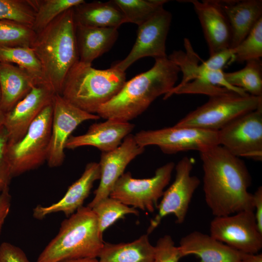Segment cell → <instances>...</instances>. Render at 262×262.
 I'll return each mask as SVG.
<instances>
[{"label":"cell","mask_w":262,"mask_h":262,"mask_svg":"<svg viewBox=\"0 0 262 262\" xmlns=\"http://www.w3.org/2000/svg\"><path fill=\"white\" fill-rule=\"evenodd\" d=\"M205 202L215 216L254 211L251 177L245 163L220 145L200 152Z\"/></svg>","instance_id":"1"},{"label":"cell","mask_w":262,"mask_h":262,"mask_svg":"<svg viewBox=\"0 0 262 262\" xmlns=\"http://www.w3.org/2000/svg\"><path fill=\"white\" fill-rule=\"evenodd\" d=\"M148 70L126 81L118 93L97 115L105 119L129 122L143 113L158 97L175 85L179 67L167 57L156 58Z\"/></svg>","instance_id":"2"},{"label":"cell","mask_w":262,"mask_h":262,"mask_svg":"<svg viewBox=\"0 0 262 262\" xmlns=\"http://www.w3.org/2000/svg\"><path fill=\"white\" fill-rule=\"evenodd\" d=\"M31 48L40 64L45 83L61 95L67 74L79 61L72 8L36 33Z\"/></svg>","instance_id":"3"},{"label":"cell","mask_w":262,"mask_h":262,"mask_svg":"<svg viewBox=\"0 0 262 262\" xmlns=\"http://www.w3.org/2000/svg\"><path fill=\"white\" fill-rule=\"evenodd\" d=\"M104 244L96 215L92 209L82 206L63 220L36 262L98 258Z\"/></svg>","instance_id":"4"},{"label":"cell","mask_w":262,"mask_h":262,"mask_svg":"<svg viewBox=\"0 0 262 262\" xmlns=\"http://www.w3.org/2000/svg\"><path fill=\"white\" fill-rule=\"evenodd\" d=\"M126 74L114 66L97 69L77 62L69 70L61 95L80 109L94 114L113 98L126 82Z\"/></svg>","instance_id":"5"},{"label":"cell","mask_w":262,"mask_h":262,"mask_svg":"<svg viewBox=\"0 0 262 262\" xmlns=\"http://www.w3.org/2000/svg\"><path fill=\"white\" fill-rule=\"evenodd\" d=\"M262 106V96L231 93L209 97L175 125L217 131L240 115Z\"/></svg>","instance_id":"6"},{"label":"cell","mask_w":262,"mask_h":262,"mask_svg":"<svg viewBox=\"0 0 262 262\" xmlns=\"http://www.w3.org/2000/svg\"><path fill=\"white\" fill-rule=\"evenodd\" d=\"M52 117L51 103L42 110L21 139L8 143L7 155L13 177L34 169L47 161Z\"/></svg>","instance_id":"7"},{"label":"cell","mask_w":262,"mask_h":262,"mask_svg":"<svg viewBox=\"0 0 262 262\" xmlns=\"http://www.w3.org/2000/svg\"><path fill=\"white\" fill-rule=\"evenodd\" d=\"M175 164L168 162L158 168L149 178H133L124 173L115 183L109 196L128 206L152 213L169 184Z\"/></svg>","instance_id":"8"},{"label":"cell","mask_w":262,"mask_h":262,"mask_svg":"<svg viewBox=\"0 0 262 262\" xmlns=\"http://www.w3.org/2000/svg\"><path fill=\"white\" fill-rule=\"evenodd\" d=\"M134 137L141 147L156 146L163 152L167 154L188 150L200 152L219 145L218 131L176 125L161 129L141 131Z\"/></svg>","instance_id":"9"},{"label":"cell","mask_w":262,"mask_h":262,"mask_svg":"<svg viewBox=\"0 0 262 262\" xmlns=\"http://www.w3.org/2000/svg\"><path fill=\"white\" fill-rule=\"evenodd\" d=\"M193 164V159L185 156L175 165V180L164 191L157 208L158 213L150 221L147 234L151 233L169 214L175 215L178 224L184 221L193 196L200 183L198 177L191 175Z\"/></svg>","instance_id":"10"},{"label":"cell","mask_w":262,"mask_h":262,"mask_svg":"<svg viewBox=\"0 0 262 262\" xmlns=\"http://www.w3.org/2000/svg\"><path fill=\"white\" fill-rule=\"evenodd\" d=\"M219 145L232 155L262 159V106L244 114L218 131Z\"/></svg>","instance_id":"11"},{"label":"cell","mask_w":262,"mask_h":262,"mask_svg":"<svg viewBox=\"0 0 262 262\" xmlns=\"http://www.w3.org/2000/svg\"><path fill=\"white\" fill-rule=\"evenodd\" d=\"M210 235L246 254H258L262 248V233L258 228L253 211L214 217L210 223Z\"/></svg>","instance_id":"12"},{"label":"cell","mask_w":262,"mask_h":262,"mask_svg":"<svg viewBox=\"0 0 262 262\" xmlns=\"http://www.w3.org/2000/svg\"><path fill=\"white\" fill-rule=\"evenodd\" d=\"M52 107L51 131L47 162L49 167H56L64 162L65 145L72 132L82 122L100 117L77 107L59 94L54 95Z\"/></svg>","instance_id":"13"},{"label":"cell","mask_w":262,"mask_h":262,"mask_svg":"<svg viewBox=\"0 0 262 262\" xmlns=\"http://www.w3.org/2000/svg\"><path fill=\"white\" fill-rule=\"evenodd\" d=\"M171 20V14L163 8L138 26L136 41L131 51L123 60L113 66L125 72L141 58L167 57L165 43Z\"/></svg>","instance_id":"14"},{"label":"cell","mask_w":262,"mask_h":262,"mask_svg":"<svg viewBox=\"0 0 262 262\" xmlns=\"http://www.w3.org/2000/svg\"><path fill=\"white\" fill-rule=\"evenodd\" d=\"M145 147L139 146L134 135L130 134L115 149L102 152L98 164L100 182L94 191L95 196L87 205L92 209L101 200L109 196L113 187L129 164L142 154Z\"/></svg>","instance_id":"15"},{"label":"cell","mask_w":262,"mask_h":262,"mask_svg":"<svg viewBox=\"0 0 262 262\" xmlns=\"http://www.w3.org/2000/svg\"><path fill=\"white\" fill-rule=\"evenodd\" d=\"M55 94L46 84L36 85L5 113L3 126L7 132L9 143L17 142L22 138L42 110L52 103Z\"/></svg>","instance_id":"16"},{"label":"cell","mask_w":262,"mask_h":262,"mask_svg":"<svg viewBox=\"0 0 262 262\" xmlns=\"http://www.w3.org/2000/svg\"><path fill=\"white\" fill-rule=\"evenodd\" d=\"M185 51L175 50L167 56L182 73L180 84L187 83L192 86H215L226 88L241 95H247L241 89L230 85L225 80L223 70L213 71L207 68L194 51L189 39L183 40Z\"/></svg>","instance_id":"17"},{"label":"cell","mask_w":262,"mask_h":262,"mask_svg":"<svg viewBox=\"0 0 262 262\" xmlns=\"http://www.w3.org/2000/svg\"><path fill=\"white\" fill-rule=\"evenodd\" d=\"M199 20L210 56L230 48L231 33L229 22L219 0H189Z\"/></svg>","instance_id":"18"},{"label":"cell","mask_w":262,"mask_h":262,"mask_svg":"<svg viewBox=\"0 0 262 262\" xmlns=\"http://www.w3.org/2000/svg\"><path fill=\"white\" fill-rule=\"evenodd\" d=\"M134 125L129 122L108 119L91 125L87 132L77 136H70L65 148L74 149L83 146H92L102 152L112 151L121 144L131 134Z\"/></svg>","instance_id":"19"},{"label":"cell","mask_w":262,"mask_h":262,"mask_svg":"<svg viewBox=\"0 0 262 262\" xmlns=\"http://www.w3.org/2000/svg\"><path fill=\"white\" fill-rule=\"evenodd\" d=\"M100 176L98 163H88L80 178L69 187L60 200L49 206L37 205L33 210V217L41 220L49 214L58 212L69 217L83 206L94 183L99 180Z\"/></svg>","instance_id":"20"},{"label":"cell","mask_w":262,"mask_h":262,"mask_svg":"<svg viewBox=\"0 0 262 262\" xmlns=\"http://www.w3.org/2000/svg\"><path fill=\"white\" fill-rule=\"evenodd\" d=\"M178 246L183 257L194 255L198 262H240L247 255L199 231L182 237Z\"/></svg>","instance_id":"21"},{"label":"cell","mask_w":262,"mask_h":262,"mask_svg":"<svg viewBox=\"0 0 262 262\" xmlns=\"http://www.w3.org/2000/svg\"><path fill=\"white\" fill-rule=\"evenodd\" d=\"M229 22L230 49L236 47L262 18V0H219Z\"/></svg>","instance_id":"22"},{"label":"cell","mask_w":262,"mask_h":262,"mask_svg":"<svg viewBox=\"0 0 262 262\" xmlns=\"http://www.w3.org/2000/svg\"><path fill=\"white\" fill-rule=\"evenodd\" d=\"M37 84H40L35 78L24 68L0 63V90L4 112L11 110Z\"/></svg>","instance_id":"23"},{"label":"cell","mask_w":262,"mask_h":262,"mask_svg":"<svg viewBox=\"0 0 262 262\" xmlns=\"http://www.w3.org/2000/svg\"><path fill=\"white\" fill-rule=\"evenodd\" d=\"M117 29L75 24L79 61L92 64L95 59L109 51L117 38Z\"/></svg>","instance_id":"24"},{"label":"cell","mask_w":262,"mask_h":262,"mask_svg":"<svg viewBox=\"0 0 262 262\" xmlns=\"http://www.w3.org/2000/svg\"><path fill=\"white\" fill-rule=\"evenodd\" d=\"M75 24L99 28L118 29L126 23L122 12L113 0L84 1L72 8Z\"/></svg>","instance_id":"25"},{"label":"cell","mask_w":262,"mask_h":262,"mask_svg":"<svg viewBox=\"0 0 262 262\" xmlns=\"http://www.w3.org/2000/svg\"><path fill=\"white\" fill-rule=\"evenodd\" d=\"M155 246L148 234L127 243H105L98 256V262H153Z\"/></svg>","instance_id":"26"},{"label":"cell","mask_w":262,"mask_h":262,"mask_svg":"<svg viewBox=\"0 0 262 262\" xmlns=\"http://www.w3.org/2000/svg\"><path fill=\"white\" fill-rule=\"evenodd\" d=\"M225 79L231 86L254 96H262V63L261 59L246 62L242 69L224 72Z\"/></svg>","instance_id":"27"},{"label":"cell","mask_w":262,"mask_h":262,"mask_svg":"<svg viewBox=\"0 0 262 262\" xmlns=\"http://www.w3.org/2000/svg\"><path fill=\"white\" fill-rule=\"evenodd\" d=\"M84 0H32L35 14L32 28L36 33L66 10Z\"/></svg>","instance_id":"28"},{"label":"cell","mask_w":262,"mask_h":262,"mask_svg":"<svg viewBox=\"0 0 262 262\" xmlns=\"http://www.w3.org/2000/svg\"><path fill=\"white\" fill-rule=\"evenodd\" d=\"M0 63L16 64L33 76L39 84L47 85L40 64L30 47L0 46Z\"/></svg>","instance_id":"29"},{"label":"cell","mask_w":262,"mask_h":262,"mask_svg":"<svg viewBox=\"0 0 262 262\" xmlns=\"http://www.w3.org/2000/svg\"><path fill=\"white\" fill-rule=\"evenodd\" d=\"M123 14L126 22L139 26L164 8L166 0H113Z\"/></svg>","instance_id":"30"},{"label":"cell","mask_w":262,"mask_h":262,"mask_svg":"<svg viewBox=\"0 0 262 262\" xmlns=\"http://www.w3.org/2000/svg\"><path fill=\"white\" fill-rule=\"evenodd\" d=\"M92 210L97 217L99 231L103 235L104 230L126 214H139L135 208L129 207L110 196L101 200Z\"/></svg>","instance_id":"31"},{"label":"cell","mask_w":262,"mask_h":262,"mask_svg":"<svg viewBox=\"0 0 262 262\" xmlns=\"http://www.w3.org/2000/svg\"><path fill=\"white\" fill-rule=\"evenodd\" d=\"M35 35V32L30 26L0 19V46L31 48Z\"/></svg>","instance_id":"32"},{"label":"cell","mask_w":262,"mask_h":262,"mask_svg":"<svg viewBox=\"0 0 262 262\" xmlns=\"http://www.w3.org/2000/svg\"><path fill=\"white\" fill-rule=\"evenodd\" d=\"M232 62L242 63L262 57V18L235 48Z\"/></svg>","instance_id":"33"},{"label":"cell","mask_w":262,"mask_h":262,"mask_svg":"<svg viewBox=\"0 0 262 262\" xmlns=\"http://www.w3.org/2000/svg\"><path fill=\"white\" fill-rule=\"evenodd\" d=\"M35 14L32 0H0V19L12 20L32 27Z\"/></svg>","instance_id":"34"},{"label":"cell","mask_w":262,"mask_h":262,"mask_svg":"<svg viewBox=\"0 0 262 262\" xmlns=\"http://www.w3.org/2000/svg\"><path fill=\"white\" fill-rule=\"evenodd\" d=\"M154 246L153 262H179L183 257L179 246L175 245L170 235L160 238Z\"/></svg>","instance_id":"35"},{"label":"cell","mask_w":262,"mask_h":262,"mask_svg":"<svg viewBox=\"0 0 262 262\" xmlns=\"http://www.w3.org/2000/svg\"><path fill=\"white\" fill-rule=\"evenodd\" d=\"M8 143L7 132L3 126L0 127V193L7 188L13 176L7 155Z\"/></svg>","instance_id":"36"},{"label":"cell","mask_w":262,"mask_h":262,"mask_svg":"<svg viewBox=\"0 0 262 262\" xmlns=\"http://www.w3.org/2000/svg\"><path fill=\"white\" fill-rule=\"evenodd\" d=\"M0 262H31L19 247L8 242L0 245Z\"/></svg>","instance_id":"37"},{"label":"cell","mask_w":262,"mask_h":262,"mask_svg":"<svg viewBox=\"0 0 262 262\" xmlns=\"http://www.w3.org/2000/svg\"><path fill=\"white\" fill-rule=\"evenodd\" d=\"M234 55V49L229 48L210 56L207 60L202 61V64L209 70H223L228 63H231Z\"/></svg>","instance_id":"38"},{"label":"cell","mask_w":262,"mask_h":262,"mask_svg":"<svg viewBox=\"0 0 262 262\" xmlns=\"http://www.w3.org/2000/svg\"><path fill=\"white\" fill-rule=\"evenodd\" d=\"M11 202V195L9 188H7L0 193V234L6 218L10 213Z\"/></svg>","instance_id":"39"},{"label":"cell","mask_w":262,"mask_h":262,"mask_svg":"<svg viewBox=\"0 0 262 262\" xmlns=\"http://www.w3.org/2000/svg\"><path fill=\"white\" fill-rule=\"evenodd\" d=\"M253 195L254 216L258 228L262 233V187H259Z\"/></svg>","instance_id":"40"},{"label":"cell","mask_w":262,"mask_h":262,"mask_svg":"<svg viewBox=\"0 0 262 262\" xmlns=\"http://www.w3.org/2000/svg\"><path fill=\"white\" fill-rule=\"evenodd\" d=\"M240 262H262V255L247 254Z\"/></svg>","instance_id":"41"},{"label":"cell","mask_w":262,"mask_h":262,"mask_svg":"<svg viewBox=\"0 0 262 262\" xmlns=\"http://www.w3.org/2000/svg\"><path fill=\"white\" fill-rule=\"evenodd\" d=\"M60 262H98L97 258H81L70 259L63 261Z\"/></svg>","instance_id":"42"},{"label":"cell","mask_w":262,"mask_h":262,"mask_svg":"<svg viewBox=\"0 0 262 262\" xmlns=\"http://www.w3.org/2000/svg\"><path fill=\"white\" fill-rule=\"evenodd\" d=\"M5 113L4 112L1 105V97L0 90V127L3 126Z\"/></svg>","instance_id":"43"}]
</instances>
